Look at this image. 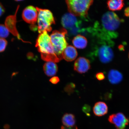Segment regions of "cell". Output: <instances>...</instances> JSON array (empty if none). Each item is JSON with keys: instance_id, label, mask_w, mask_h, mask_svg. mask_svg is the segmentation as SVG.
I'll use <instances>...</instances> for the list:
<instances>
[{"instance_id": "cell-14", "label": "cell", "mask_w": 129, "mask_h": 129, "mask_svg": "<svg viewBox=\"0 0 129 129\" xmlns=\"http://www.w3.org/2000/svg\"><path fill=\"white\" fill-rule=\"evenodd\" d=\"M45 73L48 77H52L56 75L58 72V67L55 62H48L43 66Z\"/></svg>"}, {"instance_id": "cell-24", "label": "cell", "mask_w": 129, "mask_h": 129, "mask_svg": "<svg viewBox=\"0 0 129 129\" xmlns=\"http://www.w3.org/2000/svg\"><path fill=\"white\" fill-rule=\"evenodd\" d=\"M96 78L99 80H103L105 78L104 74L102 72H99L96 73Z\"/></svg>"}, {"instance_id": "cell-29", "label": "cell", "mask_w": 129, "mask_h": 129, "mask_svg": "<svg viewBox=\"0 0 129 129\" xmlns=\"http://www.w3.org/2000/svg\"><path fill=\"white\" fill-rule=\"evenodd\" d=\"M128 57H129V54H128Z\"/></svg>"}, {"instance_id": "cell-25", "label": "cell", "mask_w": 129, "mask_h": 129, "mask_svg": "<svg viewBox=\"0 0 129 129\" xmlns=\"http://www.w3.org/2000/svg\"><path fill=\"white\" fill-rule=\"evenodd\" d=\"M4 8L1 3H0V17L3 15L5 12Z\"/></svg>"}, {"instance_id": "cell-15", "label": "cell", "mask_w": 129, "mask_h": 129, "mask_svg": "<svg viewBox=\"0 0 129 129\" xmlns=\"http://www.w3.org/2000/svg\"><path fill=\"white\" fill-rule=\"evenodd\" d=\"M109 80L112 84H117L121 81L123 78L122 74L118 71L112 69L110 71L108 75Z\"/></svg>"}, {"instance_id": "cell-12", "label": "cell", "mask_w": 129, "mask_h": 129, "mask_svg": "<svg viewBox=\"0 0 129 129\" xmlns=\"http://www.w3.org/2000/svg\"><path fill=\"white\" fill-rule=\"evenodd\" d=\"M77 51L75 47L72 46H68L62 52V58L68 62H71L76 58Z\"/></svg>"}, {"instance_id": "cell-6", "label": "cell", "mask_w": 129, "mask_h": 129, "mask_svg": "<svg viewBox=\"0 0 129 129\" xmlns=\"http://www.w3.org/2000/svg\"><path fill=\"white\" fill-rule=\"evenodd\" d=\"M38 12V29L39 33L45 31L50 32L52 30L51 25L55 24L54 16L50 11L36 7Z\"/></svg>"}, {"instance_id": "cell-26", "label": "cell", "mask_w": 129, "mask_h": 129, "mask_svg": "<svg viewBox=\"0 0 129 129\" xmlns=\"http://www.w3.org/2000/svg\"><path fill=\"white\" fill-rule=\"evenodd\" d=\"M124 12L126 17H129V7L125 8Z\"/></svg>"}, {"instance_id": "cell-10", "label": "cell", "mask_w": 129, "mask_h": 129, "mask_svg": "<svg viewBox=\"0 0 129 129\" xmlns=\"http://www.w3.org/2000/svg\"><path fill=\"white\" fill-rule=\"evenodd\" d=\"M90 68L89 61L85 57H79L74 63V70L80 74L84 73L87 72Z\"/></svg>"}, {"instance_id": "cell-20", "label": "cell", "mask_w": 129, "mask_h": 129, "mask_svg": "<svg viewBox=\"0 0 129 129\" xmlns=\"http://www.w3.org/2000/svg\"><path fill=\"white\" fill-rule=\"evenodd\" d=\"M75 86V84L73 83L68 84L64 88V91L69 95L71 94L74 92Z\"/></svg>"}, {"instance_id": "cell-27", "label": "cell", "mask_w": 129, "mask_h": 129, "mask_svg": "<svg viewBox=\"0 0 129 129\" xmlns=\"http://www.w3.org/2000/svg\"><path fill=\"white\" fill-rule=\"evenodd\" d=\"M61 129H72V128H68L67 127H64L63 126H62L61 127Z\"/></svg>"}, {"instance_id": "cell-22", "label": "cell", "mask_w": 129, "mask_h": 129, "mask_svg": "<svg viewBox=\"0 0 129 129\" xmlns=\"http://www.w3.org/2000/svg\"><path fill=\"white\" fill-rule=\"evenodd\" d=\"M60 81V79L58 77L54 76L50 79L49 81L53 84H56Z\"/></svg>"}, {"instance_id": "cell-5", "label": "cell", "mask_w": 129, "mask_h": 129, "mask_svg": "<svg viewBox=\"0 0 129 129\" xmlns=\"http://www.w3.org/2000/svg\"><path fill=\"white\" fill-rule=\"evenodd\" d=\"M67 34V30L63 28L54 30L50 36L55 53L61 60L62 52L68 45L66 38Z\"/></svg>"}, {"instance_id": "cell-4", "label": "cell", "mask_w": 129, "mask_h": 129, "mask_svg": "<svg viewBox=\"0 0 129 129\" xmlns=\"http://www.w3.org/2000/svg\"><path fill=\"white\" fill-rule=\"evenodd\" d=\"M91 0H67L66 1L69 12L75 16L86 19L89 9L92 4Z\"/></svg>"}, {"instance_id": "cell-28", "label": "cell", "mask_w": 129, "mask_h": 129, "mask_svg": "<svg viewBox=\"0 0 129 129\" xmlns=\"http://www.w3.org/2000/svg\"><path fill=\"white\" fill-rule=\"evenodd\" d=\"M10 128L9 126L8 125H6L4 127L5 129H9Z\"/></svg>"}, {"instance_id": "cell-3", "label": "cell", "mask_w": 129, "mask_h": 129, "mask_svg": "<svg viewBox=\"0 0 129 129\" xmlns=\"http://www.w3.org/2000/svg\"><path fill=\"white\" fill-rule=\"evenodd\" d=\"M98 39V45L95 48L92 54L97 57L103 63H108L114 57L113 48L114 43L112 40Z\"/></svg>"}, {"instance_id": "cell-18", "label": "cell", "mask_w": 129, "mask_h": 129, "mask_svg": "<svg viewBox=\"0 0 129 129\" xmlns=\"http://www.w3.org/2000/svg\"><path fill=\"white\" fill-rule=\"evenodd\" d=\"M108 7L109 10L117 11L121 10L124 6L123 1L122 0H112L107 1Z\"/></svg>"}, {"instance_id": "cell-19", "label": "cell", "mask_w": 129, "mask_h": 129, "mask_svg": "<svg viewBox=\"0 0 129 129\" xmlns=\"http://www.w3.org/2000/svg\"><path fill=\"white\" fill-rule=\"evenodd\" d=\"M9 31L6 26L0 24V38H5L9 36Z\"/></svg>"}, {"instance_id": "cell-11", "label": "cell", "mask_w": 129, "mask_h": 129, "mask_svg": "<svg viewBox=\"0 0 129 129\" xmlns=\"http://www.w3.org/2000/svg\"><path fill=\"white\" fill-rule=\"evenodd\" d=\"M15 15L8 16L6 19L5 22V25L9 30L14 36H16L19 39H20V36L17 31L16 27V13Z\"/></svg>"}, {"instance_id": "cell-1", "label": "cell", "mask_w": 129, "mask_h": 129, "mask_svg": "<svg viewBox=\"0 0 129 129\" xmlns=\"http://www.w3.org/2000/svg\"><path fill=\"white\" fill-rule=\"evenodd\" d=\"M122 20L116 14L107 12L103 14L100 22H96L93 28L88 29L98 39L112 40L118 36L117 30Z\"/></svg>"}, {"instance_id": "cell-21", "label": "cell", "mask_w": 129, "mask_h": 129, "mask_svg": "<svg viewBox=\"0 0 129 129\" xmlns=\"http://www.w3.org/2000/svg\"><path fill=\"white\" fill-rule=\"evenodd\" d=\"M7 42L4 38H0V52L4 51L7 46Z\"/></svg>"}, {"instance_id": "cell-17", "label": "cell", "mask_w": 129, "mask_h": 129, "mask_svg": "<svg viewBox=\"0 0 129 129\" xmlns=\"http://www.w3.org/2000/svg\"><path fill=\"white\" fill-rule=\"evenodd\" d=\"M72 43L75 47L79 49H83L86 47L88 42L85 37L78 35L73 40Z\"/></svg>"}, {"instance_id": "cell-8", "label": "cell", "mask_w": 129, "mask_h": 129, "mask_svg": "<svg viewBox=\"0 0 129 129\" xmlns=\"http://www.w3.org/2000/svg\"><path fill=\"white\" fill-rule=\"evenodd\" d=\"M61 23L64 28L70 30L76 27H80L81 22L77 19L75 15L70 13H67L62 16Z\"/></svg>"}, {"instance_id": "cell-2", "label": "cell", "mask_w": 129, "mask_h": 129, "mask_svg": "<svg viewBox=\"0 0 129 129\" xmlns=\"http://www.w3.org/2000/svg\"><path fill=\"white\" fill-rule=\"evenodd\" d=\"M36 47L41 53L43 60L47 62H59L61 60L56 55L51 43L50 37L45 31L39 35L36 42Z\"/></svg>"}, {"instance_id": "cell-7", "label": "cell", "mask_w": 129, "mask_h": 129, "mask_svg": "<svg viewBox=\"0 0 129 129\" xmlns=\"http://www.w3.org/2000/svg\"><path fill=\"white\" fill-rule=\"evenodd\" d=\"M108 120L110 122L114 125L116 129H125L129 123V119L121 112L110 115Z\"/></svg>"}, {"instance_id": "cell-16", "label": "cell", "mask_w": 129, "mask_h": 129, "mask_svg": "<svg viewBox=\"0 0 129 129\" xmlns=\"http://www.w3.org/2000/svg\"><path fill=\"white\" fill-rule=\"evenodd\" d=\"M62 122L65 127L72 128L75 126L76 123L75 116L70 113H66L63 116Z\"/></svg>"}, {"instance_id": "cell-9", "label": "cell", "mask_w": 129, "mask_h": 129, "mask_svg": "<svg viewBox=\"0 0 129 129\" xmlns=\"http://www.w3.org/2000/svg\"><path fill=\"white\" fill-rule=\"evenodd\" d=\"M38 12L33 6H30L25 8L22 12V17L27 23L34 25L38 20Z\"/></svg>"}, {"instance_id": "cell-23", "label": "cell", "mask_w": 129, "mask_h": 129, "mask_svg": "<svg viewBox=\"0 0 129 129\" xmlns=\"http://www.w3.org/2000/svg\"><path fill=\"white\" fill-rule=\"evenodd\" d=\"M83 112L85 113L87 115L89 114V113L91 110V108L90 106L88 105H85L83 106V108H82Z\"/></svg>"}, {"instance_id": "cell-13", "label": "cell", "mask_w": 129, "mask_h": 129, "mask_svg": "<svg viewBox=\"0 0 129 129\" xmlns=\"http://www.w3.org/2000/svg\"><path fill=\"white\" fill-rule=\"evenodd\" d=\"M93 113L98 117L102 116L108 112L107 105L103 102L100 101L95 104L93 108Z\"/></svg>"}]
</instances>
